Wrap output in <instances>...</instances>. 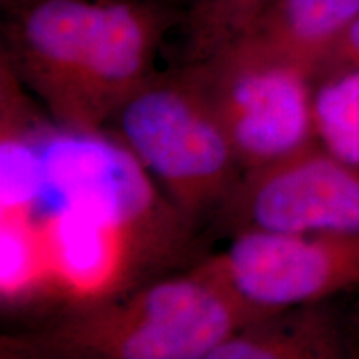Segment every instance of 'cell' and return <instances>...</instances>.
Masks as SVG:
<instances>
[{
    "mask_svg": "<svg viewBox=\"0 0 359 359\" xmlns=\"http://www.w3.org/2000/svg\"><path fill=\"white\" fill-rule=\"evenodd\" d=\"M358 19L359 0H275L222 52L298 67L314 79Z\"/></svg>",
    "mask_w": 359,
    "mask_h": 359,
    "instance_id": "7",
    "label": "cell"
},
{
    "mask_svg": "<svg viewBox=\"0 0 359 359\" xmlns=\"http://www.w3.org/2000/svg\"><path fill=\"white\" fill-rule=\"evenodd\" d=\"M275 0H193L183 15L185 62H198L243 37Z\"/></svg>",
    "mask_w": 359,
    "mask_h": 359,
    "instance_id": "10",
    "label": "cell"
},
{
    "mask_svg": "<svg viewBox=\"0 0 359 359\" xmlns=\"http://www.w3.org/2000/svg\"><path fill=\"white\" fill-rule=\"evenodd\" d=\"M2 58L67 132L95 135L155 74L172 0H2Z\"/></svg>",
    "mask_w": 359,
    "mask_h": 359,
    "instance_id": "1",
    "label": "cell"
},
{
    "mask_svg": "<svg viewBox=\"0 0 359 359\" xmlns=\"http://www.w3.org/2000/svg\"><path fill=\"white\" fill-rule=\"evenodd\" d=\"M210 258L236 291L269 311L359 286V233H240Z\"/></svg>",
    "mask_w": 359,
    "mask_h": 359,
    "instance_id": "6",
    "label": "cell"
},
{
    "mask_svg": "<svg viewBox=\"0 0 359 359\" xmlns=\"http://www.w3.org/2000/svg\"><path fill=\"white\" fill-rule=\"evenodd\" d=\"M344 356L339 327L320 303L271 309L238 330L210 359H333Z\"/></svg>",
    "mask_w": 359,
    "mask_h": 359,
    "instance_id": "8",
    "label": "cell"
},
{
    "mask_svg": "<svg viewBox=\"0 0 359 359\" xmlns=\"http://www.w3.org/2000/svg\"><path fill=\"white\" fill-rule=\"evenodd\" d=\"M313 114L318 142L359 167V67H331L314 77Z\"/></svg>",
    "mask_w": 359,
    "mask_h": 359,
    "instance_id": "9",
    "label": "cell"
},
{
    "mask_svg": "<svg viewBox=\"0 0 359 359\" xmlns=\"http://www.w3.org/2000/svg\"><path fill=\"white\" fill-rule=\"evenodd\" d=\"M215 222L230 236L359 233V167L316 142L243 172Z\"/></svg>",
    "mask_w": 359,
    "mask_h": 359,
    "instance_id": "5",
    "label": "cell"
},
{
    "mask_svg": "<svg viewBox=\"0 0 359 359\" xmlns=\"http://www.w3.org/2000/svg\"><path fill=\"white\" fill-rule=\"evenodd\" d=\"M269 309L245 298L212 258L2 338V358L210 359Z\"/></svg>",
    "mask_w": 359,
    "mask_h": 359,
    "instance_id": "2",
    "label": "cell"
},
{
    "mask_svg": "<svg viewBox=\"0 0 359 359\" xmlns=\"http://www.w3.org/2000/svg\"><path fill=\"white\" fill-rule=\"evenodd\" d=\"M107 127L193 231L217 218L243 175L191 62L155 72Z\"/></svg>",
    "mask_w": 359,
    "mask_h": 359,
    "instance_id": "3",
    "label": "cell"
},
{
    "mask_svg": "<svg viewBox=\"0 0 359 359\" xmlns=\"http://www.w3.org/2000/svg\"><path fill=\"white\" fill-rule=\"evenodd\" d=\"M191 64L243 172L318 142L308 72L233 52Z\"/></svg>",
    "mask_w": 359,
    "mask_h": 359,
    "instance_id": "4",
    "label": "cell"
},
{
    "mask_svg": "<svg viewBox=\"0 0 359 359\" xmlns=\"http://www.w3.org/2000/svg\"><path fill=\"white\" fill-rule=\"evenodd\" d=\"M331 67H359V19L341 39L330 62L323 70L331 69Z\"/></svg>",
    "mask_w": 359,
    "mask_h": 359,
    "instance_id": "11",
    "label": "cell"
}]
</instances>
